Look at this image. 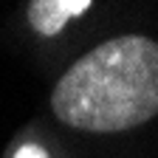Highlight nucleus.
<instances>
[{
	"label": "nucleus",
	"instance_id": "7ed1b4c3",
	"mask_svg": "<svg viewBox=\"0 0 158 158\" xmlns=\"http://www.w3.org/2000/svg\"><path fill=\"white\" fill-rule=\"evenodd\" d=\"M14 158H51V155L45 152V147H40V144H23L14 152Z\"/></svg>",
	"mask_w": 158,
	"mask_h": 158
},
{
	"label": "nucleus",
	"instance_id": "f257e3e1",
	"mask_svg": "<svg viewBox=\"0 0 158 158\" xmlns=\"http://www.w3.org/2000/svg\"><path fill=\"white\" fill-rule=\"evenodd\" d=\"M59 122L88 133H122L158 116V43L113 37L65 71L51 93Z\"/></svg>",
	"mask_w": 158,
	"mask_h": 158
},
{
	"label": "nucleus",
	"instance_id": "f03ea898",
	"mask_svg": "<svg viewBox=\"0 0 158 158\" xmlns=\"http://www.w3.org/2000/svg\"><path fill=\"white\" fill-rule=\"evenodd\" d=\"M90 6V0H31L26 9L34 31H40L43 37H54L65 28L68 20L85 14Z\"/></svg>",
	"mask_w": 158,
	"mask_h": 158
}]
</instances>
